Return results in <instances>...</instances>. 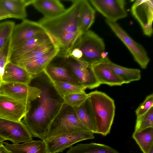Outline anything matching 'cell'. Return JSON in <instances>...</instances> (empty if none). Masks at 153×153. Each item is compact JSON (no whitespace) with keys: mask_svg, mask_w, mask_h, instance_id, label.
<instances>
[{"mask_svg":"<svg viewBox=\"0 0 153 153\" xmlns=\"http://www.w3.org/2000/svg\"><path fill=\"white\" fill-rule=\"evenodd\" d=\"M29 85L37 88L40 93L30 102L22 121L32 136L45 141L50 124L60 110L64 100L44 71L33 76Z\"/></svg>","mask_w":153,"mask_h":153,"instance_id":"6da1fadb","label":"cell"},{"mask_svg":"<svg viewBox=\"0 0 153 153\" xmlns=\"http://www.w3.org/2000/svg\"><path fill=\"white\" fill-rule=\"evenodd\" d=\"M71 1V5L62 13L51 18L43 17L37 22L56 42L68 33L81 32L79 18L81 0Z\"/></svg>","mask_w":153,"mask_h":153,"instance_id":"7a4b0ae2","label":"cell"},{"mask_svg":"<svg viewBox=\"0 0 153 153\" xmlns=\"http://www.w3.org/2000/svg\"><path fill=\"white\" fill-rule=\"evenodd\" d=\"M94 117L97 134H109L115 116L114 100L105 93L95 91L88 94Z\"/></svg>","mask_w":153,"mask_h":153,"instance_id":"3957f363","label":"cell"},{"mask_svg":"<svg viewBox=\"0 0 153 153\" xmlns=\"http://www.w3.org/2000/svg\"><path fill=\"white\" fill-rule=\"evenodd\" d=\"M74 48H77L81 51L82 57L80 60L90 66L107 57L103 39L91 30L82 33Z\"/></svg>","mask_w":153,"mask_h":153,"instance_id":"277c9868","label":"cell"},{"mask_svg":"<svg viewBox=\"0 0 153 153\" xmlns=\"http://www.w3.org/2000/svg\"><path fill=\"white\" fill-rule=\"evenodd\" d=\"M82 131H90L81 123L74 108L64 102L50 124L46 140L53 137Z\"/></svg>","mask_w":153,"mask_h":153,"instance_id":"5b68a950","label":"cell"},{"mask_svg":"<svg viewBox=\"0 0 153 153\" xmlns=\"http://www.w3.org/2000/svg\"><path fill=\"white\" fill-rule=\"evenodd\" d=\"M60 58L59 62L66 66L80 84L85 88L92 89L100 85L91 66L80 60L71 57Z\"/></svg>","mask_w":153,"mask_h":153,"instance_id":"8992f818","label":"cell"},{"mask_svg":"<svg viewBox=\"0 0 153 153\" xmlns=\"http://www.w3.org/2000/svg\"><path fill=\"white\" fill-rule=\"evenodd\" d=\"M105 22L113 32L128 48L134 60L142 68L146 69L150 59L143 47L131 38L117 22L106 19Z\"/></svg>","mask_w":153,"mask_h":153,"instance_id":"52a82bcc","label":"cell"},{"mask_svg":"<svg viewBox=\"0 0 153 153\" xmlns=\"http://www.w3.org/2000/svg\"><path fill=\"white\" fill-rule=\"evenodd\" d=\"M94 138L93 132L82 131L53 137L45 141L48 153H58L62 152L77 142Z\"/></svg>","mask_w":153,"mask_h":153,"instance_id":"ba28073f","label":"cell"},{"mask_svg":"<svg viewBox=\"0 0 153 153\" xmlns=\"http://www.w3.org/2000/svg\"><path fill=\"white\" fill-rule=\"evenodd\" d=\"M0 137L13 144L33 140L32 136L22 121H16L0 118Z\"/></svg>","mask_w":153,"mask_h":153,"instance_id":"9c48e42d","label":"cell"},{"mask_svg":"<svg viewBox=\"0 0 153 153\" xmlns=\"http://www.w3.org/2000/svg\"><path fill=\"white\" fill-rule=\"evenodd\" d=\"M89 1L106 20L110 21L117 22L127 16L124 0H90Z\"/></svg>","mask_w":153,"mask_h":153,"instance_id":"30bf717a","label":"cell"},{"mask_svg":"<svg viewBox=\"0 0 153 153\" xmlns=\"http://www.w3.org/2000/svg\"><path fill=\"white\" fill-rule=\"evenodd\" d=\"M40 93L37 88L22 83L3 82L0 87V94L24 102H30L34 100Z\"/></svg>","mask_w":153,"mask_h":153,"instance_id":"8fae6325","label":"cell"},{"mask_svg":"<svg viewBox=\"0 0 153 153\" xmlns=\"http://www.w3.org/2000/svg\"><path fill=\"white\" fill-rule=\"evenodd\" d=\"M131 12L140 25L144 34L151 36L153 33V1H135L131 6Z\"/></svg>","mask_w":153,"mask_h":153,"instance_id":"7c38bea8","label":"cell"},{"mask_svg":"<svg viewBox=\"0 0 153 153\" xmlns=\"http://www.w3.org/2000/svg\"><path fill=\"white\" fill-rule=\"evenodd\" d=\"M30 102H24L0 94V118L20 121L29 110Z\"/></svg>","mask_w":153,"mask_h":153,"instance_id":"4fadbf2b","label":"cell"},{"mask_svg":"<svg viewBox=\"0 0 153 153\" xmlns=\"http://www.w3.org/2000/svg\"><path fill=\"white\" fill-rule=\"evenodd\" d=\"M45 33L47 32L37 22L23 20L13 27L10 38V48Z\"/></svg>","mask_w":153,"mask_h":153,"instance_id":"5bb4252c","label":"cell"},{"mask_svg":"<svg viewBox=\"0 0 153 153\" xmlns=\"http://www.w3.org/2000/svg\"><path fill=\"white\" fill-rule=\"evenodd\" d=\"M52 39V38L47 33H45L15 46L10 48L8 62L11 61Z\"/></svg>","mask_w":153,"mask_h":153,"instance_id":"9a60e30c","label":"cell"},{"mask_svg":"<svg viewBox=\"0 0 153 153\" xmlns=\"http://www.w3.org/2000/svg\"><path fill=\"white\" fill-rule=\"evenodd\" d=\"M107 57L91 66L97 79L100 85L121 86L124 83L108 66L106 62Z\"/></svg>","mask_w":153,"mask_h":153,"instance_id":"2e32d148","label":"cell"},{"mask_svg":"<svg viewBox=\"0 0 153 153\" xmlns=\"http://www.w3.org/2000/svg\"><path fill=\"white\" fill-rule=\"evenodd\" d=\"M59 47L53 39L9 62L22 68L25 65L49 54Z\"/></svg>","mask_w":153,"mask_h":153,"instance_id":"e0dca14e","label":"cell"},{"mask_svg":"<svg viewBox=\"0 0 153 153\" xmlns=\"http://www.w3.org/2000/svg\"><path fill=\"white\" fill-rule=\"evenodd\" d=\"M33 76L23 68L11 62L6 64L2 76L3 82L29 85Z\"/></svg>","mask_w":153,"mask_h":153,"instance_id":"ac0fdd59","label":"cell"},{"mask_svg":"<svg viewBox=\"0 0 153 153\" xmlns=\"http://www.w3.org/2000/svg\"><path fill=\"white\" fill-rule=\"evenodd\" d=\"M44 71L53 82L67 81L81 85L68 69L59 62H53L52 61Z\"/></svg>","mask_w":153,"mask_h":153,"instance_id":"d6986e66","label":"cell"},{"mask_svg":"<svg viewBox=\"0 0 153 153\" xmlns=\"http://www.w3.org/2000/svg\"><path fill=\"white\" fill-rule=\"evenodd\" d=\"M31 5L46 18L58 16L66 9L58 0H33Z\"/></svg>","mask_w":153,"mask_h":153,"instance_id":"ffe728a7","label":"cell"},{"mask_svg":"<svg viewBox=\"0 0 153 153\" xmlns=\"http://www.w3.org/2000/svg\"><path fill=\"white\" fill-rule=\"evenodd\" d=\"M33 0H0L6 13L12 18L24 20L27 16L26 7L31 5Z\"/></svg>","mask_w":153,"mask_h":153,"instance_id":"44dd1931","label":"cell"},{"mask_svg":"<svg viewBox=\"0 0 153 153\" xmlns=\"http://www.w3.org/2000/svg\"><path fill=\"white\" fill-rule=\"evenodd\" d=\"M3 143L11 153H48L46 142L42 140H32L22 144Z\"/></svg>","mask_w":153,"mask_h":153,"instance_id":"7402d4cb","label":"cell"},{"mask_svg":"<svg viewBox=\"0 0 153 153\" xmlns=\"http://www.w3.org/2000/svg\"><path fill=\"white\" fill-rule=\"evenodd\" d=\"M74 108L82 124L89 131L97 133L94 117L89 96L80 106Z\"/></svg>","mask_w":153,"mask_h":153,"instance_id":"603a6c76","label":"cell"},{"mask_svg":"<svg viewBox=\"0 0 153 153\" xmlns=\"http://www.w3.org/2000/svg\"><path fill=\"white\" fill-rule=\"evenodd\" d=\"M95 11L88 1L81 0L79 10V29L82 33L89 30L95 19Z\"/></svg>","mask_w":153,"mask_h":153,"instance_id":"cb8c5ba5","label":"cell"},{"mask_svg":"<svg viewBox=\"0 0 153 153\" xmlns=\"http://www.w3.org/2000/svg\"><path fill=\"white\" fill-rule=\"evenodd\" d=\"M106 62L109 68L121 80L124 84L128 83L140 79V71L139 69L130 68L118 65L111 61L108 57L106 59Z\"/></svg>","mask_w":153,"mask_h":153,"instance_id":"d4e9b609","label":"cell"},{"mask_svg":"<svg viewBox=\"0 0 153 153\" xmlns=\"http://www.w3.org/2000/svg\"><path fill=\"white\" fill-rule=\"evenodd\" d=\"M59 51V47L49 54L25 65L22 68L33 76L38 75L43 71L46 66L57 56Z\"/></svg>","mask_w":153,"mask_h":153,"instance_id":"484cf974","label":"cell"},{"mask_svg":"<svg viewBox=\"0 0 153 153\" xmlns=\"http://www.w3.org/2000/svg\"><path fill=\"white\" fill-rule=\"evenodd\" d=\"M66 153H120L117 150L104 144L91 143L79 144L71 147Z\"/></svg>","mask_w":153,"mask_h":153,"instance_id":"4316f807","label":"cell"},{"mask_svg":"<svg viewBox=\"0 0 153 153\" xmlns=\"http://www.w3.org/2000/svg\"><path fill=\"white\" fill-rule=\"evenodd\" d=\"M132 137L143 153H149L153 147V128L140 132H134Z\"/></svg>","mask_w":153,"mask_h":153,"instance_id":"83f0119b","label":"cell"},{"mask_svg":"<svg viewBox=\"0 0 153 153\" xmlns=\"http://www.w3.org/2000/svg\"><path fill=\"white\" fill-rule=\"evenodd\" d=\"M53 85L60 94L62 97L68 94L84 92L86 89L82 86L67 81H56Z\"/></svg>","mask_w":153,"mask_h":153,"instance_id":"f1b7e54d","label":"cell"},{"mask_svg":"<svg viewBox=\"0 0 153 153\" xmlns=\"http://www.w3.org/2000/svg\"><path fill=\"white\" fill-rule=\"evenodd\" d=\"M153 128V106L143 115L137 116L134 132H140Z\"/></svg>","mask_w":153,"mask_h":153,"instance_id":"f546056e","label":"cell"},{"mask_svg":"<svg viewBox=\"0 0 153 153\" xmlns=\"http://www.w3.org/2000/svg\"><path fill=\"white\" fill-rule=\"evenodd\" d=\"M15 25L12 21L0 23V51L10 39Z\"/></svg>","mask_w":153,"mask_h":153,"instance_id":"4dcf8cb0","label":"cell"},{"mask_svg":"<svg viewBox=\"0 0 153 153\" xmlns=\"http://www.w3.org/2000/svg\"><path fill=\"white\" fill-rule=\"evenodd\" d=\"M85 92L70 94L63 97L64 102L73 108L82 105L88 97Z\"/></svg>","mask_w":153,"mask_h":153,"instance_id":"1f68e13d","label":"cell"},{"mask_svg":"<svg viewBox=\"0 0 153 153\" xmlns=\"http://www.w3.org/2000/svg\"><path fill=\"white\" fill-rule=\"evenodd\" d=\"M10 49V39L0 51V87L3 82L2 76L4 72L5 66L8 62Z\"/></svg>","mask_w":153,"mask_h":153,"instance_id":"d6a6232c","label":"cell"},{"mask_svg":"<svg viewBox=\"0 0 153 153\" xmlns=\"http://www.w3.org/2000/svg\"><path fill=\"white\" fill-rule=\"evenodd\" d=\"M153 106V94L148 96L144 101L141 103L135 111L137 116L143 114Z\"/></svg>","mask_w":153,"mask_h":153,"instance_id":"836d02e7","label":"cell"},{"mask_svg":"<svg viewBox=\"0 0 153 153\" xmlns=\"http://www.w3.org/2000/svg\"><path fill=\"white\" fill-rule=\"evenodd\" d=\"M0 153H11L5 147V146L2 144L0 145Z\"/></svg>","mask_w":153,"mask_h":153,"instance_id":"e575fe53","label":"cell"},{"mask_svg":"<svg viewBox=\"0 0 153 153\" xmlns=\"http://www.w3.org/2000/svg\"><path fill=\"white\" fill-rule=\"evenodd\" d=\"M9 18H12V17L7 13H0V20Z\"/></svg>","mask_w":153,"mask_h":153,"instance_id":"d590c367","label":"cell"},{"mask_svg":"<svg viewBox=\"0 0 153 153\" xmlns=\"http://www.w3.org/2000/svg\"><path fill=\"white\" fill-rule=\"evenodd\" d=\"M0 13H6L5 12V11H4V9L2 7L1 4V3L0 0Z\"/></svg>","mask_w":153,"mask_h":153,"instance_id":"8d00e7d4","label":"cell"},{"mask_svg":"<svg viewBox=\"0 0 153 153\" xmlns=\"http://www.w3.org/2000/svg\"><path fill=\"white\" fill-rule=\"evenodd\" d=\"M4 140V139L0 137V145L3 144V141Z\"/></svg>","mask_w":153,"mask_h":153,"instance_id":"74e56055","label":"cell"},{"mask_svg":"<svg viewBox=\"0 0 153 153\" xmlns=\"http://www.w3.org/2000/svg\"><path fill=\"white\" fill-rule=\"evenodd\" d=\"M149 153H153V147L152 148Z\"/></svg>","mask_w":153,"mask_h":153,"instance_id":"f35d334b","label":"cell"}]
</instances>
